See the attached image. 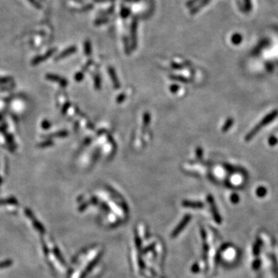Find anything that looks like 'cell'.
<instances>
[{
	"label": "cell",
	"mask_w": 278,
	"mask_h": 278,
	"mask_svg": "<svg viewBox=\"0 0 278 278\" xmlns=\"http://www.w3.org/2000/svg\"><path fill=\"white\" fill-rule=\"evenodd\" d=\"M277 115H278L277 111H273V112H271L270 114H269V115H268L267 117H265V118H264V119L261 121V123H259L258 125H257V126H256V127L254 128L253 129V130H252L251 131H250V133L247 134V135H246V140H250V139L254 137V136L255 135L257 132L261 130L263 127H264L265 125H267L268 123H270L271 121H273V120L276 118V116Z\"/></svg>",
	"instance_id": "obj_1"
},
{
	"label": "cell",
	"mask_w": 278,
	"mask_h": 278,
	"mask_svg": "<svg viewBox=\"0 0 278 278\" xmlns=\"http://www.w3.org/2000/svg\"><path fill=\"white\" fill-rule=\"evenodd\" d=\"M94 85H95L96 89H100V80L98 77L95 78V82H94Z\"/></svg>",
	"instance_id": "obj_17"
},
{
	"label": "cell",
	"mask_w": 278,
	"mask_h": 278,
	"mask_svg": "<svg viewBox=\"0 0 278 278\" xmlns=\"http://www.w3.org/2000/svg\"><path fill=\"white\" fill-rule=\"evenodd\" d=\"M261 261L260 259H257L254 261V262L253 263V269L254 270H257L260 267H261Z\"/></svg>",
	"instance_id": "obj_15"
},
{
	"label": "cell",
	"mask_w": 278,
	"mask_h": 278,
	"mask_svg": "<svg viewBox=\"0 0 278 278\" xmlns=\"http://www.w3.org/2000/svg\"><path fill=\"white\" fill-rule=\"evenodd\" d=\"M75 51H76V47H74V46H72V47L68 48V49H66L65 51L62 52V53H60V54H59L58 56H56V58H55V60H61V59L65 58V57H67V56L72 54V53H74Z\"/></svg>",
	"instance_id": "obj_4"
},
{
	"label": "cell",
	"mask_w": 278,
	"mask_h": 278,
	"mask_svg": "<svg viewBox=\"0 0 278 278\" xmlns=\"http://www.w3.org/2000/svg\"><path fill=\"white\" fill-rule=\"evenodd\" d=\"M11 264V262H8V261H5V262H3L2 264H0V267H7V265H9Z\"/></svg>",
	"instance_id": "obj_24"
},
{
	"label": "cell",
	"mask_w": 278,
	"mask_h": 278,
	"mask_svg": "<svg viewBox=\"0 0 278 278\" xmlns=\"http://www.w3.org/2000/svg\"><path fill=\"white\" fill-rule=\"evenodd\" d=\"M196 153H197V157L200 158L202 156V154H203V150L201 149L200 148H199L197 149V151H196Z\"/></svg>",
	"instance_id": "obj_25"
},
{
	"label": "cell",
	"mask_w": 278,
	"mask_h": 278,
	"mask_svg": "<svg viewBox=\"0 0 278 278\" xmlns=\"http://www.w3.org/2000/svg\"><path fill=\"white\" fill-rule=\"evenodd\" d=\"M267 194V189L264 187H260L257 188V195L260 197H264V195Z\"/></svg>",
	"instance_id": "obj_11"
},
{
	"label": "cell",
	"mask_w": 278,
	"mask_h": 278,
	"mask_svg": "<svg viewBox=\"0 0 278 278\" xmlns=\"http://www.w3.org/2000/svg\"><path fill=\"white\" fill-rule=\"evenodd\" d=\"M17 203V201L15 199H13V198H11V199H5V200H0V205L6 204V203H8V204H15V203Z\"/></svg>",
	"instance_id": "obj_13"
},
{
	"label": "cell",
	"mask_w": 278,
	"mask_h": 278,
	"mask_svg": "<svg viewBox=\"0 0 278 278\" xmlns=\"http://www.w3.org/2000/svg\"><path fill=\"white\" fill-rule=\"evenodd\" d=\"M170 89H171V90L172 92H175L176 90L178 89V87L176 86V85H174V86L172 85V86H171V88H170Z\"/></svg>",
	"instance_id": "obj_26"
},
{
	"label": "cell",
	"mask_w": 278,
	"mask_h": 278,
	"mask_svg": "<svg viewBox=\"0 0 278 278\" xmlns=\"http://www.w3.org/2000/svg\"><path fill=\"white\" fill-rule=\"evenodd\" d=\"M261 240L257 239V243L254 245V249H253V253L254 256H258L261 252Z\"/></svg>",
	"instance_id": "obj_7"
},
{
	"label": "cell",
	"mask_w": 278,
	"mask_h": 278,
	"mask_svg": "<svg viewBox=\"0 0 278 278\" xmlns=\"http://www.w3.org/2000/svg\"><path fill=\"white\" fill-rule=\"evenodd\" d=\"M183 206H188V207H194V208H199L202 207L203 204L201 203H194V202H184L183 203Z\"/></svg>",
	"instance_id": "obj_9"
},
{
	"label": "cell",
	"mask_w": 278,
	"mask_h": 278,
	"mask_svg": "<svg viewBox=\"0 0 278 278\" xmlns=\"http://www.w3.org/2000/svg\"><path fill=\"white\" fill-rule=\"evenodd\" d=\"M231 200H232V203H238V201H239V196H238L236 194H233V195L231 196Z\"/></svg>",
	"instance_id": "obj_18"
},
{
	"label": "cell",
	"mask_w": 278,
	"mask_h": 278,
	"mask_svg": "<svg viewBox=\"0 0 278 278\" xmlns=\"http://www.w3.org/2000/svg\"><path fill=\"white\" fill-rule=\"evenodd\" d=\"M109 74H110V76H111V79H112L114 87H115V88H116V89H118V88L120 87V84H119V82H118V80L116 77V74H115V71H114L113 69H111V68L109 69Z\"/></svg>",
	"instance_id": "obj_6"
},
{
	"label": "cell",
	"mask_w": 278,
	"mask_h": 278,
	"mask_svg": "<svg viewBox=\"0 0 278 278\" xmlns=\"http://www.w3.org/2000/svg\"><path fill=\"white\" fill-rule=\"evenodd\" d=\"M84 77V74L82 73H78V74H76L75 76V79L77 81H81V80L83 79Z\"/></svg>",
	"instance_id": "obj_19"
},
{
	"label": "cell",
	"mask_w": 278,
	"mask_h": 278,
	"mask_svg": "<svg viewBox=\"0 0 278 278\" xmlns=\"http://www.w3.org/2000/svg\"><path fill=\"white\" fill-rule=\"evenodd\" d=\"M53 144V141L52 140H46V141H43V142H41L40 144L38 145L40 148H46V147H49L52 146Z\"/></svg>",
	"instance_id": "obj_12"
},
{
	"label": "cell",
	"mask_w": 278,
	"mask_h": 278,
	"mask_svg": "<svg viewBox=\"0 0 278 278\" xmlns=\"http://www.w3.org/2000/svg\"><path fill=\"white\" fill-rule=\"evenodd\" d=\"M150 122V115L148 113H145L144 115V126H148Z\"/></svg>",
	"instance_id": "obj_14"
},
{
	"label": "cell",
	"mask_w": 278,
	"mask_h": 278,
	"mask_svg": "<svg viewBox=\"0 0 278 278\" xmlns=\"http://www.w3.org/2000/svg\"><path fill=\"white\" fill-rule=\"evenodd\" d=\"M50 127H51V124L49 123L48 121H46V120H45V121L42 122V128L43 129H46H46H49Z\"/></svg>",
	"instance_id": "obj_16"
},
{
	"label": "cell",
	"mask_w": 278,
	"mask_h": 278,
	"mask_svg": "<svg viewBox=\"0 0 278 278\" xmlns=\"http://www.w3.org/2000/svg\"><path fill=\"white\" fill-rule=\"evenodd\" d=\"M46 78L49 81H54V82H56V83H58L59 84L61 85L62 87H66L67 86L68 84V82L66 79L64 78L61 77L60 76L58 75H55V74H47L46 76Z\"/></svg>",
	"instance_id": "obj_2"
},
{
	"label": "cell",
	"mask_w": 278,
	"mask_h": 278,
	"mask_svg": "<svg viewBox=\"0 0 278 278\" xmlns=\"http://www.w3.org/2000/svg\"><path fill=\"white\" fill-rule=\"evenodd\" d=\"M29 2H31V3H32L36 8H38V9H40V8H41L40 5H39V4L38 3V2H37L36 1V0H29Z\"/></svg>",
	"instance_id": "obj_20"
},
{
	"label": "cell",
	"mask_w": 278,
	"mask_h": 278,
	"mask_svg": "<svg viewBox=\"0 0 278 278\" xmlns=\"http://www.w3.org/2000/svg\"><path fill=\"white\" fill-rule=\"evenodd\" d=\"M11 80V78H2V79H0V84L2 83H7L8 81H9Z\"/></svg>",
	"instance_id": "obj_22"
},
{
	"label": "cell",
	"mask_w": 278,
	"mask_h": 278,
	"mask_svg": "<svg viewBox=\"0 0 278 278\" xmlns=\"http://www.w3.org/2000/svg\"><path fill=\"white\" fill-rule=\"evenodd\" d=\"M68 132L67 131H60L56 132V133H53V134H50V135H48L49 137H65L68 135Z\"/></svg>",
	"instance_id": "obj_8"
},
{
	"label": "cell",
	"mask_w": 278,
	"mask_h": 278,
	"mask_svg": "<svg viewBox=\"0 0 278 278\" xmlns=\"http://www.w3.org/2000/svg\"><path fill=\"white\" fill-rule=\"evenodd\" d=\"M208 199H209L210 204H211L212 209H213V215H214L215 219H216V220L217 222L220 223V216H219L218 213H217V210L216 209V206H215V204H214V202H213V197H212V196H210V195H209V198H208Z\"/></svg>",
	"instance_id": "obj_5"
},
{
	"label": "cell",
	"mask_w": 278,
	"mask_h": 278,
	"mask_svg": "<svg viewBox=\"0 0 278 278\" xmlns=\"http://www.w3.org/2000/svg\"><path fill=\"white\" fill-rule=\"evenodd\" d=\"M54 52H55V49H50V50H49V51H48L46 54L36 56V57H35V58L32 60V65H37V64L42 63V62L44 61V60H47L49 57H50V56L53 54Z\"/></svg>",
	"instance_id": "obj_3"
},
{
	"label": "cell",
	"mask_w": 278,
	"mask_h": 278,
	"mask_svg": "<svg viewBox=\"0 0 278 278\" xmlns=\"http://www.w3.org/2000/svg\"><path fill=\"white\" fill-rule=\"evenodd\" d=\"M125 96L124 95V94H122V95L120 96V97H118V99H117V101H118V103H121L122 101H123L124 98H125Z\"/></svg>",
	"instance_id": "obj_23"
},
{
	"label": "cell",
	"mask_w": 278,
	"mask_h": 278,
	"mask_svg": "<svg viewBox=\"0 0 278 278\" xmlns=\"http://www.w3.org/2000/svg\"><path fill=\"white\" fill-rule=\"evenodd\" d=\"M69 107H70V104H69V103H67V104H66L65 105H64V107H63V108H62V113H63V114H65L66 112H67V109H68L69 108Z\"/></svg>",
	"instance_id": "obj_21"
},
{
	"label": "cell",
	"mask_w": 278,
	"mask_h": 278,
	"mask_svg": "<svg viewBox=\"0 0 278 278\" xmlns=\"http://www.w3.org/2000/svg\"><path fill=\"white\" fill-rule=\"evenodd\" d=\"M232 123H233V121H232V119L229 118V119L227 120L226 122L225 125H224V126L223 127V128H222L223 131L226 132V131H227L229 130V129L231 128V126L232 125Z\"/></svg>",
	"instance_id": "obj_10"
}]
</instances>
